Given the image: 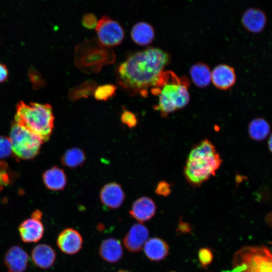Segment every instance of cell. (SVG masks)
Returning a JSON list of instances; mask_svg holds the SVG:
<instances>
[{
    "label": "cell",
    "instance_id": "cell-33",
    "mask_svg": "<svg viewBox=\"0 0 272 272\" xmlns=\"http://www.w3.org/2000/svg\"><path fill=\"white\" fill-rule=\"evenodd\" d=\"M9 72L7 66L0 63V83L5 82L8 78Z\"/></svg>",
    "mask_w": 272,
    "mask_h": 272
},
{
    "label": "cell",
    "instance_id": "cell-3",
    "mask_svg": "<svg viewBox=\"0 0 272 272\" xmlns=\"http://www.w3.org/2000/svg\"><path fill=\"white\" fill-rule=\"evenodd\" d=\"M189 86L186 78H179L171 71L163 72L151 89L153 95H159L158 104L154 106V109L165 117L185 107L190 100Z\"/></svg>",
    "mask_w": 272,
    "mask_h": 272
},
{
    "label": "cell",
    "instance_id": "cell-34",
    "mask_svg": "<svg viewBox=\"0 0 272 272\" xmlns=\"http://www.w3.org/2000/svg\"><path fill=\"white\" fill-rule=\"evenodd\" d=\"M178 230L182 233H187L191 231V228L187 223L180 222Z\"/></svg>",
    "mask_w": 272,
    "mask_h": 272
},
{
    "label": "cell",
    "instance_id": "cell-17",
    "mask_svg": "<svg viewBox=\"0 0 272 272\" xmlns=\"http://www.w3.org/2000/svg\"><path fill=\"white\" fill-rule=\"evenodd\" d=\"M99 253L104 260L109 263H115L121 258L123 255L121 242L113 238L106 239L100 245Z\"/></svg>",
    "mask_w": 272,
    "mask_h": 272
},
{
    "label": "cell",
    "instance_id": "cell-37",
    "mask_svg": "<svg viewBox=\"0 0 272 272\" xmlns=\"http://www.w3.org/2000/svg\"><path fill=\"white\" fill-rule=\"evenodd\" d=\"M117 272H130V271H127V270H119Z\"/></svg>",
    "mask_w": 272,
    "mask_h": 272
},
{
    "label": "cell",
    "instance_id": "cell-31",
    "mask_svg": "<svg viewBox=\"0 0 272 272\" xmlns=\"http://www.w3.org/2000/svg\"><path fill=\"white\" fill-rule=\"evenodd\" d=\"M171 191V186L165 181H160L156 186L155 193L159 195L167 196Z\"/></svg>",
    "mask_w": 272,
    "mask_h": 272
},
{
    "label": "cell",
    "instance_id": "cell-29",
    "mask_svg": "<svg viewBox=\"0 0 272 272\" xmlns=\"http://www.w3.org/2000/svg\"><path fill=\"white\" fill-rule=\"evenodd\" d=\"M82 25L88 29H92L96 27L97 19L96 16L92 13L85 14L82 18Z\"/></svg>",
    "mask_w": 272,
    "mask_h": 272
},
{
    "label": "cell",
    "instance_id": "cell-2",
    "mask_svg": "<svg viewBox=\"0 0 272 272\" xmlns=\"http://www.w3.org/2000/svg\"><path fill=\"white\" fill-rule=\"evenodd\" d=\"M222 160L213 144L205 139L190 151L184 167V175L192 185L199 186L216 174Z\"/></svg>",
    "mask_w": 272,
    "mask_h": 272
},
{
    "label": "cell",
    "instance_id": "cell-14",
    "mask_svg": "<svg viewBox=\"0 0 272 272\" xmlns=\"http://www.w3.org/2000/svg\"><path fill=\"white\" fill-rule=\"evenodd\" d=\"M18 230L22 240L25 243H35L42 238L44 227L40 220L33 218L24 221L19 226Z\"/></svg>",
    "mask_w": 272,
    "mask_h": 272
},
{
    "label": "cell",
    "instance_id": "cell-1",
    "mask_svg": "<svg viewBox=\"0 0 272 272\" xmlns=\"http://www.w3.org/2000/svg\"><path fill=\"white\" fill-rule=\"evenodd\" d=\"M170 60L167 52L157 48L136 52L117 67L118 83L131 95L146 97L148 89L155 86Z\"/></svg>",
    "mask_w": 272,
    "mask_h": 272
},
{
    "label": "cell",
    "instance_id": "cell-5",
    "mask_svg": "<svg viewBox=\"0 0 272 272\" xmlns=\"http://www.w3.org/2000/svg\"><path fill=\"white\" fill-rule=\"evenodd\" d=\"M271 254L265 246H244L234 255L230 272H272Z\"/></svg>",
    "mask_w": 272,
    "mask_h": 272
},
{
    "label": "cell",
    "instance_id": "cell-18",
    "mask_svg": "<svg viewBox=\"0 0 272 272\" xmlns=\"http://www.w3.org/2000/svg\"><path fill=\"white\" fill-rule=\"evenodd\" d=\"M147 258L151 261H159L168 254L169 246L165 241L158 237L148 239L143 247Z\"/></svg>",
    "mask_w": 272,
    "mask_h": 272
},
{
    "label": "cell",
    "instance_id": "cell-20",
    "mask_svg": "<svg viewBox=\"0 0 272 272\" xmlns=\"http://www.w3.org/2000/svg\"><path fill=\"white\" fill-rule=\"evenodd\" d=\"M155 31L150 24L141 22L135 24L131 29L130 35L133 42L141 46L150 44L155 38Z\"/></svg>",
    "mask_w": 272,
    "mask_h": 272
},
{
    "label": "cell",
    "instance_id": "cell-36",
    "mask_svg": "<svg viewBox=\"0 0 272 272\" xmlns=\"http://www.w3.org/2000/svg\"><path fill=\"white\" fill-rule=\"evenodd\" d=\"M268 147L269 148V150L270 152L271 151V136L270 135L269 138V140L268 141Z\"/></svg>",
    "mask_w": 272,
    "mask_h": 272
},
{
    "label": "cell",
    "instance_id": "cell-22",
    "mask_svg": "<svg viewBox=\"0 0 272 272\" xmlns=\"http://www.w3.org/2000/svg\"><path fill=\"white\" fill-rule=\"evenodd\" d=\"M248 132L251 139L261 141L269 135L270 125L264 118H256L249 123Z\"/></svg>",
    "mask_w": 272,
    "mask_h": 272
},
{
    "label": "cell",
    "instance_id": "cell-12",
    "mask_svg": "<svg viewBox=\"0 0 272 272\" xmlns=\"http://www.w3.org/2000/svg\"><path fill=\"white\" fill-rule=\"evenodd\" d=\"M236 76L232 66L221 64L216 66L211 71V81L214 85L222 90H226L235 84Z\"/></svg>",
    "mask_w": 272,
    "mask_h": 272
},
{
    "label": "cell",
    "instance_id": "cell-38",
    "mask_svg": "<svg viewBox=\"0 0 272 272\" xmlns=\"http://www.w3.org/2000/svg\"><path fill=\"white\" fill-rule=\"evenodd\" d=\"M172 272H174V271H172Z\"/></svg>",
    "mask_w": 272,
    "mask_h": 272
},
{
    "label": "cell",
    "instance_id": "cell-21",
    "mask_svg": "<svg viewBox=\"0 0 272 272\" xmlns=\"http://www.w3.org/2000/svg\"><path fill=\"white\" fill-rule=\"evenodd\" d=\"M189 74L192 82L198 88L206 87L211 82V71L203 62H197L192 65Z\"/></svg>",
    "mask_w": 272,
    "mask_h": 272
},
{
    "label": "cell",
    "instance_id": "cell-6",
    "mask_svg": "<svg viewBox=\"0 0 272 272\" xmlns=\"http://www.w3.org/2000/svg\"><path fill=\"white\" fill-rule=\"evenodd\" d=\"M9 139L12 153L18 158L23 160L34 158L38 154L44 142L39 137L15 121L11 126Z\"/></svg>",
    "mask_w": 272,
    "mask_h": 272
},
{
    "label": "cell",
    "instance_id": "cell-8",
    "mask_svg": "<svg viewBox=\"0 0 272 272\" xmlns=\"http://www.w3.org/2000/svg\"><path fill=\"white\" fill-rule=\"evenodd\" d=\"M83 243V239L81 234L72 228L62 230L56 239V244L59 249L69 255H74L79 252Z\"/></svg>",
    "mask_w": 272,
    "mask_h": 272
},
{
    "label": "cell",
    "instance_id": "cell-16",
    "mask_svg": "<svg viewBox=\"0 0 272 272\" xmlns=\"http://www.w3.org/2000/svg\"><path fill=\"white\" fill-rule=\"evenodd\" d=\"M31 259L38 267L47 269L55 262L56 255L55 251L50 245L40 244L36 245L31 251Z\"/></svg>",
    "mask_w": 272,
    "mask_h": 272
},
{
    "label": "cell",
    "instance_id": "cell-27",
    "mask_svg": "<svg viewBox=\"0 0 272 272\" xmlns=\"http://www.w3.org/2000/svg\"><path fill=\"white\" fill-rule=\"evenodd\" d=\"M12 153L10 139L4 135H0V158H5Z\"/></svg>",
    "mask_w": 272,
    "mask_h": 272
},
{
    "label": "cell",
    "instance_id": "cell-11",
    "mask_svg": "<svg viewBox=\"0 0 272 272\" xmlns=\"http://www.w3.org/2000/svg\"><path fill=\"white\" fill-rule=\"evenodd\" d=\"M99 195L102 203L111 209L119 208L125 199V194L121 186L116 182L104 185L101 189Z\"/></svg>",
    "mask_w": 272,
    "mask_h": 272
},
{
    "label": "cell",
    "instance_id": "cell-15",
    "mask_svg": "<svg viewBox=\"0 0 272 272\" xmlns=\"http://www.w3.org/2000/svg\"><path fill=\"white\" fill-rule=\"evenodd\" d=\"M241 21L247 31L257 33L264 29L267 20L265 13L262 10L257 8H250L243 13Z\"/></svg>",
    "mask_w": 272,
    "mask_h": 272
},
{
    "label": "cell",
    "instance_id": "cell-28",
    "mask_svg": "<svg viewBox=\"0 0 272 272\" xmlns=\"http://www.w3.org/2000/svg\"><path fill=\"white\" fill-rule=\"evenodd\" d=\"M120 119L123 124L130 128L135 127L138 124V119L135 114L127 110H123Z\"/></svg>",
    "mask_w": 272,
    "mask_h": 272
},
{
    "label": "cell",
    "instance_id": "cell-7",
    "mask_svg": "<svg viewBox=\"0 0 272 272\" xmlns=\"http://www.w3.org/2000/svg\"><path fill=\"white\" fill-rule=\"evenodd\" d=\"M96 31L100 44L106 47L118 45L124 38V30L119 23L106 16L98 22Z\"/></svg>",
    "mask_w": 272,
    "mask_h": 272
},
{
    "label": "cell",
    "instance_id": "cell-24",
    "mask_svg": "<svg viewBox=\"0 0 272 272\" xmlns=\"http://www.w3.org/2000/svg\"><path fill=\"white\" fill-rule=\"evenodd\" d=\"M96 86L97 84L94 81H87L72 89L69 93V97L72 101H76L82 98H88L94 93Z\"/></svg>",
    "mask_w": 272,
    "mask_h": 272
},
{
    "label": "cell",
    "instance_id": "cell-10",
    "mask_svg": "<svg viewBox=\"0 0 272 272\" xmlns=\"http://www.w3.org/2000/svg\"><path fill=\"white\" fill-rule=\"evenodd\" d=\"M29 260V255L23 248L13 245L6 252L4 262L8 272H25Z\"/></svg>",
    "mask_w": 272,
    "mask_h": 272
},
{
    "label": "cell",
    "instance_id": "cell-9",
    "mask_svg": "<svg viewBox=\"0 0 272 272\" xmlns=\"http://www.w3.org/2000/svg\"><path fill=\"white\" fill-rule=\"evenodd\" d=\"M148 228L143 224L138 223L133 225L123 239L125 247L130 252L140 251L149 239Z\"/></svg>",
    "mask_w": 272,
    "mask_h": 272
},
{
    "label": "cell",
    "instance_id": "cell-26",
    "mask_svg": "<svg viewBox=\"0 0 272 272\" xmlns=\"http://www.w3.org/2000/svg\"><path fill=\"white\" fill-rule=\"evenodd\" d=\"M198 257L201 266L203 267H206L212 262L213 253L211 249L209 248H202L198 251Z\"/></svg>",
    "mask_w": 272,
    "mask_h": 272
},
{
    "label": "cell",
    "instance_id": "cell-19",
    "mask_svg": "<svg viewBox=\"0 0 272 272\" xmlns=\"http://www.w3.org/2000/svg\"><path fill=\"white\" fill-rule=\"evenodd\" d=\"M43 181L46 187L52 190H63L66 184V176L63 169L54 166L43 174Z\"/></svg>",
    "mask_w": 272,
    "mask_h": 272
},
{
    "label": "cell",
    "instance_id": "cell-13",
    "mask_svg": "<svg viewBox=\"0 0 272 272\" xmlns=\"http://www.w3.org/2000/svg\"><path fill=\"white\" fill-rule=\"evenodd\" d=\"M156 212L154 200L147 196H142L134 201L129 211L131 217L139 222H144L151 219Z\"/></svg>",
    "mask_w": 272,
    "mask_h": 272
},
{
    "label": "cell",
    "instance_id": "cell-23",
    "mask_svg": "<svg viewBox=\"0 0 272 272\" xmlns=\"http://www.w3.org/2000/svg\"><path fill=\"white\" fill-rule=\"evenodd\" d=\"M86 160L84 151L79 148H72L67 150L61 158V164L70 168L82 166Z\"/></svg>",
    "mask_w": 272,
    "mask_h": 272
},
{
    "label": "cell",
    "instance_id": "cell-25",
    "mask_svg": "<svg viewBox=\"0 0 272 272\" xmlns=\"http://www.w3.org/2000/svg\"><path fill=\"white\" fill-rule=\"evenodd\" d=\"M116 89V86L112 84L99 86L95 90V98L99 101H107L114 95Z\"/></svg>",
    "mask_w": 272,
    "mask_h": 272
},
{
    "label": "cell",
    "instance_id": "cell-32",
    "mask_svg": "<svg viewBox=\"0 0 272 272\" xmlns=\"http://www.w3.org/2000/svg\"><path fill=\"white\" fill-rule=\"evenodd\" d=\"M29 78L33 84V87L39 88L43 86V82L40 75L34 71H30L29 73Z\"/></svg>",
    "mask_w": 272,
    "mask_h": 272
},
{
    "label": "cell",
    "instance_id": "cell-35",
    "mask_svg": "<svg viewBox=\"0 0 272 272\" xmlns=\"http://www.w3.org/2000/svg\"><path fill=\"white\" fill-rule=\"evenodd\" d=\"M42 217V213L38 211H35L31 215V218L38 220H41Z\"/></svg>",
    "mask_w": 272,
    "mask_h": 272
},
{
    "label": "cell",
    "instance_id": "cell-4",
    "mask_svg": "<svg viewBox=\"0 0 272 272\" xmlns=\"http://www.w3.org/2000/svg\"><path fill=\"white\" fill-rule=\"evenodd\" d=\"M54 117L49 104L26 103L23 101L16 105L15 122L39 137L43 142L50 138Z\"/></svg>",
    "mask_w": 272,
    "mask_h": 272
},
{
    "label": "cell",
    "instance_id": "cell-30",
    "mask_svg": "<svg viewBox=\"0 0 272 272\" xmlns=\"http://www.w3.org/2000/svg\"><path fill=\"white\" fill-rule=\"evenodd\" d=\"M7 164L4 162H0V187L7 186L10 183L11 177L6 171Z\"/></svg>",
    "mask_w": 272,
    "mask_h": 272
}]
</instances>
